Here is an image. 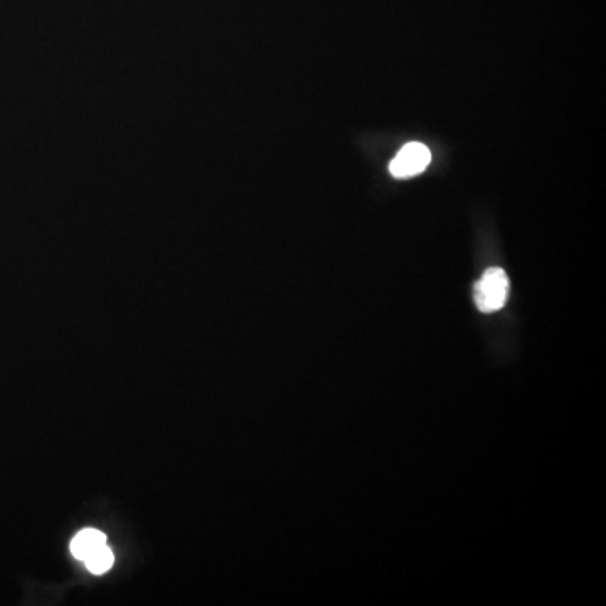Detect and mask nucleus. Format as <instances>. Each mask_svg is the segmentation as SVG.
<instances>
[{
    "instance_id": "obj_1",
    "label": "nucleus",
    "mask_w": 606,
    "mask_h": 606,
    "mask_svg": "<svg viewBox=\"0 0 606 606\" xmlns=\"http://www.w3.org/2000/svg\"><path fill=\"white\" fill-rule=\"evenodd\" d=\"M511 283L502 268H489L475 283L474 300L477 309L484 314H492L504 307L509 298Z\"/></svg>"
},
{
    "instance_id": "obj_2",
    "label": "nucleus",
    "mask_w": 606,
    "mask_h": 606,
    "mask_svg": "<svg viewBox=\"0 0 606 606\" xmlns=\"http://www.w3.org/2000/svg\"><path fill=\"white\" fill-rule=\"evenodd\" d=\"M430 162L431 152L428 147L420 142H411L399 150L398 155L389 164V172L396 179H410L425 172Z\"/></svg>"
},
{
    "instance_id": "obj_3",
    "label": "nucleus",
    "mask_w": 606,
    "mask_h": 606,
    "mask_svg": "<svg viewBox=\"0 0 606 606\" xmlns=\"http://www.w3.org/2000/svg\"><path fill=\"white\" fill-rule=\"evenodd\" d=\"M103 544H107V536L103 532L96 529H85L71 541V553L76 559L85 561L91 553H95L96 549L101 548Z\"/></svg>"
},
{
    "instance_id": "obj_4",
    "label": "nucleus",
    "mask_w": 606,
    "mask_h": 606,
    "mask_svg": "<svg viewBox=\"0 0 606 606\" xmlns=\"http://www.w3.org/2000/svg\"><path fill=\"white\" fill-rule=\"evenodd\" d=\"M86 568L90 569L93 575H103L108 569L112 568L115 563L112 549L108 548L107 544H103L101 548L96 549L95 553H91L85 559Z\"/></svg>"
}]
</instances>
